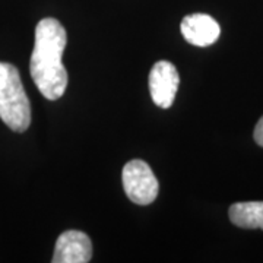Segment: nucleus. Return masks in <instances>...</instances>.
Listing matches in <instances>:
<instances>
[{
	"instance_id": "nucleus-6",
	"label": "nucleus",
	"mask_w": 263,
	"mask_h": 263,
	"mask_svg": "<svg viewBox=\"0 0 263 263\" xmlns=\"http://www.w3.org/2000/svg\"><path fill=\"white\" fill-rule=\"evenodd\" d=\"M181 34L189 44L196 47H208L219 38V24L206 13H192L181 21Z\"/></svg>"
},
{
	"instance_id": "nucleus-3",
	"label": "nucleus",
	"mask_w": 263,
	"mask_h": 263,
	"mask_svg": "<svg viewBox=\"0 0 263 263\" xmlns=\"http://www.w3.org/2000/svg\"><path fill=\"white\" fill-rule=\"evenodd\" d=\"M122 180L124 193L133 203L145 206L152 203L158 196V180L145 161H129L123 167Z\"/></svg>"
},
{
	"instance_id": "nucleus-2",
	"label": "nucleus",
	"mask_w": 263,
	"mask_h": 263,
	"mask_svg": "<svg viewBox=\"0 0 263 263\" xmlns=\"http://www.w3.org/2000/svg\"><path fill=\"white\" fill-rule=\"evenodd\" d=\"M0 119L13 132H25L31 124V104L18 69L0 62Z\"/></svg>"
},
{
	"instance_id": "nucleus-8",
	"label": "nucleus",
	"mask_w": 263,
	"mask_h": 263,
	"mask_svg": "<svg viewBox=\"0 0 263 263\" xmlns=\"http://www.w3.org/2000/svg\"><path fill=\"white\" fill-rule=\"evenodd\" d=\"M254 141L259 146L263 148V117L257 122L256 127H254Z\"/></svg>"
},
{
	"instance_id": "nucleus-4",
	"label": "nucleus",
	"mask_w": 263,
	"mask_h": 263,
	"mask_svg": "<svg viewBox=\"0 0 263 263\" xmlns=\"http://www.w3.org/2000/svg\"><path fill=\"white\" fill-rule=\"evenodd\" d=\"M180 76L176 66L167 60L157 62L151 69L149 91L155 105L161 108H170L179 89Z\"/></svg>"
},
{
	"instance_id": "nucleus-7",
	"label": "nucleus",
	"mask_w": 263,
	"mask_h": 263,
	"mask_svg": "<svg viewBox=\"0 0 263 263\" xmlns=\"http://www.w3.org/2000/svg\"><path fill=\"white\" fill-rule=\"evenodd\" d=\"M230 219L245 230H263V202H238L231 205Z\"/></svg>"
},
{
	"instance_id": "nucleus-5",
	"label": "nucleus",
	"mask_w": 263,
	"mask_h": 263,
	"mask_svg": "<svg viewBox=\"0 0 263 263\" xmlns=\"http://www.w3.org/2000/svg\"><path fill=\"white\" fill-rule=\"evenodd\" d=\"M92 259V243L89 237L76 230H69L57 238L53 263H86Z\"/></svg>"
},
{
	"instance_id": "nucleus-1",
	"label": "nucleus",
	"mask_w": 263,
	"mask_h": 263,
	"mask_svg": "<svg viewBox=\"0 0 263 263\" xmlns=\"http://www.w3.org/2000/svg\"><path fill=\"white\" fill-rule=\"evenodd\" d=\"M66 43V29L57 19L46 18L38 22L29 70L38 91L50 101L59 100L67 86V72L62 63Z\"/></svg>"
}]
</instances>
